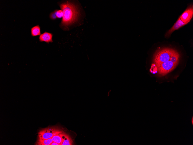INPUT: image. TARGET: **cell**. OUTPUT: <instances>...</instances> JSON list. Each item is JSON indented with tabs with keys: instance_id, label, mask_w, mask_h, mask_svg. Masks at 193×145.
<instances>
[{
	"instance_id": "obj_10",
	"label": "cell",
	"mask_w": 193,
	"mask_h": 145,
	"mask_svg": "<svg viewBox=\"0 0 193 145\" xmlns=\"http://www.w3.org/2000/svg\"><path fill=\"white\" fill-rule=\"evenodd\" d=\"M31 33L32 36L33 37L40 35L41 33L40 26L37 25L32 28Z\"/></svg>"
},
{
	"instance_id": "obj_14",
	"label": "cell",
	"mask_w": 193,
	"mask_h": 145,
	"mask_svg": "<svg viewBox=\"0 0 193 145\" xmlns=\"http://www.w3.org/2000/svg\"><path fill=\"white\" fill-rule=\"evenodd\" d=\"M57 11V10H56L51 14L50 15L51 19L53 20L56 19L57 18L56 17V13Z\"/></svg>"
},
{
	"instance_id": "obj_7",
	"label": "cell",
	"mask_w": 193,
	"mask_h": 145,
	"mask_svg": "<svg viewBox=\"0 0 193 145\" xmlns=\"http://www.w3.org/2000/svg\"><path fill=\"white\" fill-rule=\"evenodd\" d=\"M53 35L51 33L45 32L41 34L39 36V40L40 42H45L49 43H52Z\"/></svg>"
},
{
	"instance_id": "obj_13",
	"label": "cell",
	"mask_w": 193,
	"mask_h": 145,
	"mask_svg": "<svg viewBox=\"0 0 193 145\" xmlns=\"http://www.w3.org/2000/svg\"><path fill=\"white\" fill-rule=\"evenodd\" d=\"M63 16V12L62 10L57 11L56 13L57 18H61Z\"/></svg>"
},
{
	"instance_id": "obj_2",
	"label": "cell",
	"mask_w": 193,
	"mask_h": 145,
	"mask_svg": "<svg viewBox=\"0 0 193 145\" xmlns=\"http://www.w3.org/2000/svg\"><path fill=\"white\" fill-rule=\"evenodd\" d=\"M177 51L171 48H165L157 51L153 57V61L157 66L171 60L173 56Z\"/></svg>"
},
{
	"instance_id": "obj_8",
	"label": "cell",
	"mask_w": 193,
	"mask_h": 145,
	"mask_svg": "<svg viewBox=\"0 0 193 145\" xmlns=\"http://www.w3.org/2000/svg\"><path fill=\"white\" fill-rule=\"evenodd\" d=\"M65 133L64 132L57 134L54 135L52 138L53 141L62 145Z\"/></svg>"
},
{
	"instance_id": "obj_11",
	"label": "cell",
	"mask_w": 193,
	"mask_h": 145,
	"mask_svg": "<svg viewBox=\"0 0 193 145\" xmlns=\"http://www.w3.org/2000/svg\"><path fill=\"white\" fill-rule=\"evenodd\" d=\"M73 144V141L71 137L65 133L62 145H72Z\"/></svg>"
},
{
	"instance_id": "obj_12",
	"label": "cell",
	"mask_w": 193,
	"mask_h": 145,
	"mask_svg": "<svg viewBox=\"0 0 193 145\" xmlns=\"http://www.w3.org/2000/svg\"><path fill=\"white\" fill-rule=\"evenodd\" d=\"M152 68L150 70V71L152 73L155 74L157 72L158 68L156 65H154V66H152Z\"/></svg>"
},
{
	"instance_id": "obj_6",
	"label": "cell",
	"mask_w": 193,
	"mask_h": 145,
	"mask_svg": "<svg viewBox=\"0 0 193 145\" xmlns=\"http://www.w3.org/2000/svg\"><path fill=\"white\" fill-rule=\"evenodd\" d=\"M186 25V24L183 23L182 21L179 17L173 26L166 33L165 37H169L174 31Z\"/></svg>"
},
{
	"instance_id": "obj_1",
	"label": "cell",
	"mask_w": 193,
	"mask_h": 145,
	"mask_svg": "<svg viewBox=\"0 0 193 145\" xmlns=\"http://www.w3.org/2000/svg\"><path fill=\"white\" fill-rule=\"evenodd\" d=\"M59 6L63 12L60 26L64 29H66L77 21L80 12L75 5L69 2L60 4Z\"/></svg>"
},
{
	"instance_id": "obj_3",
	"label": "cell",
	"mask_w": 193,
	"mask_h": 145,
	"mask_svg": "<svg viewBox=\"0 0 193 145\" xmlns=\"http://www.w3.org/2000/svg\"><path fill=\"white\" fill-rule=\"evenodd\" d=\"M64 132L58 127H50L41 129L38 133V138L44 140L52 138L56 134Z\"/></svg>"
},
{
	"instance_id": "obj_4",
	"label": "cell",
	"mask_w": 193,
	"mask_h": 145,
	"mask_svg": "<svg viewBox=\"0 0 193 145\" xmlns=\"http://www.w3.org/2000/svg\"><path fill=\"white\" fill-rule=\"evenodd\" d=\"M178 64L169 61L163 63L157 66L159 74L162 76H164L173 70Z\"/></svg>"
},
{
	"instance_id": "obj_5",
	"label": "cell",
	"mask_w": 193,
	"mask_h": 145,
	"mask_svg": "<svg viewBox=\"0 0 193 145\" xmlns=\"http://www.w3.org/2000/svg\"><path fill=\"white\" fill-rule=\"evenodd\" d=\"M193 7L191 5L189 6L180 17L182 21L187 24L190 22L193 17Z\"/></svg>"
},
{
	"instance_id": "obj_9",
	"label": "cell",
	"mask_w": 193,
	"mask_h": 145,
	"mask_svg": "<svg viewBox=\"0 0 193 145\" xmlns=\"http://www.w3.org/2000/svg\"><path fill=\"white\" fill-rule=\"evenodd\" d=\"M53 142L52 138L46 139H41L38 138L35 144L37 145H51Z\"/></svg>"
},
{
	"instance_id": "obj_15",
	"label": "cell",
	"mask_w": 193,
	"mask_h": 145,
	"mask_svg": "<svg viewBox=\"0 0 193 145\" xmlns=\"http://www.w3.org/2000/svg\"><path fill=\"white\" fill-rule=\"evenodd\" d=\"M51 145H59V144L56 142L53 141Z\"/></svg>"
}]
</instances>
